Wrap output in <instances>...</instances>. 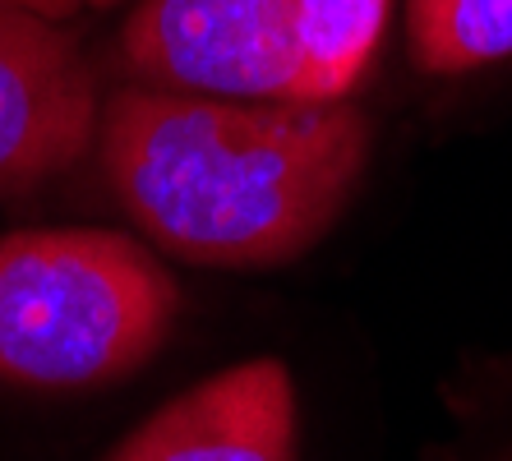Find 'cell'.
<instances>
[{
  "instance_id": "obj_1",
  "label": "cell",
  "mask_w": 512,
  "mask_h": 461,
  "mask_svg": "<svg viewBox=\"0 0 512 461\" xmlns=\"http://www.w3.org/2000/svg\"><path fill=\"white\" fill-rule=\"evenodd\" d=\"M370 130L351 102H236L130 88L102 111L120 208L176 259L273 268L314 249L356 194Z\"/></svg>"
},
{
  "instance_id": "obj_2",
  "label": "cell",
  "mask_w": 512,
  "mask_h": 461,
  "mask_svg": "<svg viewBox=\"0 0 512 461\" xmlns=\"http://www.w3.org/2000/svg\"><path fill=\"white\" fill-rule=\"evenodd\" d=\"M176 282L116 231L0 236V379L93 388L139 369L176 319Z\"/></svg>"
},
{
  "instance_id": "obj_3",
  "label": "cell",
  "mask_w": 512,
  "mask_h": 461,
  "mask_svg": "<svg viewBox=\"0 0 512 461\" xmlns=\"http://www.w3.org/2000/svg\"><path fill=\"white\" fill-rule=\"evenodd\" d=\"M120 51L171 93L310 102L286 0H143Z\"/></svg>"
},
{
  "instance_id": "obj_4",
  "label": "cell",
  "mask_w": 512,
  "mask_h": 461,
  "mask_svg": "<svg viewBox=\"0 0 512 461\" xmlns=\"http://www.w3.org/2000/svg\"><path fill=\"white\" fill-rule=\"evenodd\" d=\"M93 130L97 83L65 19L0 10V199L79 162Z\"/></svg>"
},
{
  "instance_id": "obj_5",
  "label": "cell",
  "mask_w": 512,
  "mask_h": 461,
  "mask_svg": "<svg viewBox=\"0 0 512 461\" xmlns=\"http://www.w3.org/2000/svg\"><path fill=\"white\" fill-rule=\"evenodd\" d=\"M107 461H296V388L282 360H245L190 388Z\"/></svg>"
},
{
  "instance_id": "obj_6",
  "label": "cell",
  "mask_w": 512,
  "mask_h": 461,
  "mask_svg": "<svg viewBox=\"0 0 512 461\" xmlns=\"http://www.w3.org/2000/svg\"><path fill=\"white\" fill-rule=\"evenodd\" d=\"M393 0H286L310 102H346L365 79Z\"/></svg>"
},
{
  "instance_id": "obj_7",
  "label": "cell",
  "mask_w": 512,
  "mask_h": 461,
  "mask_svg": "<svg viewBox=\"0 0 512 461\" xmlns=\"http://www.w3.org/2000/svg\"><path fill=\"white\" fill-rule=\"evenodd\" d=\"M411 51L429 74L499 65L512 56V0H411Z\"/></svg>"
},
{
  "instance_id": "obj_8",
  "label": "cell",
  "mask_w": 512,
  "mask_h": 461,
  "mask_svg": "<svg viewBox=\"0 0 512 461\" xmlns=\"http://www.w3.org/2000/svg\"><path fill=\"white\" fill-rule=\"evenodd\" d=\"M0 10H33L47 19H74L84 10V0H0Z\"/></svg>"
},
{
  "instance_id": "obj_9",
  "label": "cell",
  "mask_w": 512,
  "mask_h": 461,
  "mask_svg": "<svg viewBox=\"0 0 512 461\" xmlns=\"http://www.w3.org/2000/svg\"><path fill=\"white\" fill-rule=\"evenodd\" d=\"M84 5H97V10H102V5H111V0H84Z\"/></svg>"
},
{
  "instance_id": "obj_10",
  "label": "cell",
  "mask_w": 512,
  "mask_h": 461,
  "mask_svg": "<svg viewBox=\"0 0 512 461\" xmlns=\"http://www.w3.org/2000/svg\"><path fill=\"white\" fill-rule=\"evenodd\" d=\"M494 461H512V448H508V452H499V457H494Z\"/></svg>"
}]
</instances>
